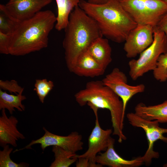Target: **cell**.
Masks as SVG:
<instances>
[{
	"mask_svg": "<svg viewBox=\"0 0 167 167\" xmlns=\"http://www.w3.org/2000/svg\"><path fill=\"white\" fill-rule=\"evenodd\" d=\"M56 21L54 13L47 10L16 23L9 34V54L23 56L47 47L49 34Z\"/></svg>",
	"mask_w": 167,
	"mask_h": 167,
	"instance_id": "6da1fadb",
	"label": "cell"
},
{
	"mask_svg": "<svg viewBox=\"0 0 167 167\" xmlns=\"http://www.w3.org/2000/svg\"><path fill=\"white\" fill-rule=\"evenodd\" d=\"M79 6L96 22L103 36L117 43L125 42L137 24L119 0H108L99 5L80 0Z\"/></svg>",
	"mask_w": 167,
	"mask_h": 167,
	"instance_id": "7a4b0ae2",
	"label": "cell"
},
{
	"mask_svg": "<svg viewBox=\"0 0 167 167\" xmlns=\"http://www.w3.org/2000/svg\"><path fill=\"white\" fill-rule=\"evenodd\" d=\"M62 42L67 67L71 71L79 56L103 37L96 22L79 6L71 13Z\"/></svg>",
	"mask_w": 167,
	"mask_h": 167,
	"instance_id": "3957f363",
	"label": "cell"
},
{
	"mask_svg": "<svg viewBox=\"0 0 167 167\" xmlns=\"http://www.w3.org/2000/svg\"><path fill=\"white\" fill-rule=\"evenodd\" d=\"M75 97L80 106L87 104L93 111L99 109H108L113 128V134L118 136L120 143L126 139L122 131L125 113L122 101L112 89L104 84L102 80L88 82L84 89L75 94Z\"/></svg>",
	"mask_w": 167,
	"mask_h": 167,
	"instance_id": "277c9868",
	"label": "cell"
},
{
	"mask_svg": "<svg viewBox=\"0 0 167 167\" xmlns=\"http://www.w3.org/2000/svg\"><path fill=\"white\" fill-rule=\"evenodd\" d=\"M167 52V38L164 33L154 27V40L152 44L140 54L139 58L128 62L129 74L133 80H136L156 68L158 59Z\"/></svg>",
	"mask_w": 167,
	"mask_h": 167,
	"instance_id": "5b68a950",
	"label": "cell"
},
{
	"mask_svg": "<svg viewBox=\"0 0 167 167\" xmlns=\"http://www.w3.org/2000/svg\"><path fill=\"white\" fill-rule=\"evenodd\" d=\"M124 9L137 24L156 26L167 11L161 0H119Z\"/></svg>",
	"mask_w": 167,
	"mask_h": 167,
	"instance_id": "8992f818",
	"label": "cell"
},
{
	"mask_svg": "<svg viewBox=\"0 0 167 167\" xmlns=\"http://www.w3.org/2000/svg\"><path fill=\"white\" fill-rule=\"evenodd\" d=\"M126 117L129 123L134 127L142 128L145 132L148 141V148L142 157L144 164L149 165L153 159L158 158L159 154L153 149L154 144L158 140L167 143V137L163 135L167 133V128L161 127L157 120H149L144 119L135 113H128Z\"/></svg>",
	"mask_w": 167,
	"mask_h": 167,
	"instance_id": "52a82bcc",
	"label": "cell"
},
{
	"mask_svg": "<svg viewBox=\"0 0 167 167\" xmlns=\"http://www.w3.org/2000/svg\"><path fill=\"white\" fill-rule=\"evenodd\" d=\"M43 130L45 133L42 137L36 140H32L23 148L16 150L14 152L25 149H31L32 145L37 144H40L43 151L47 147L52 146H59L74 153H76L83 149L84 143L82 141V135L76 131L72 132L67 136H63L52 133L45 127H43Z\"/></svg>",
	"mask_w": 167,
	"mask_h": 167,
	"instance_id": "ba28073f",
	"label": "cell"
},
{
	"mask_svg": "<svg viewBox=\"0 0 167 167\" xmlns=\"http://www.w3.org/2000/svg\"><path fill=\"white\" fill-rule=\"evenodd\" d=\"M103 84L112 89L122 100L125 111L128 102L135 95L143 92L145 86L143 84L131 86L127 84L125 74L118 68H113L101 80Z\"/></svg>",
	"mask_w": 167,
	"mask_h": 167,
	"instance_id": "9c48e42d",
	"label": "cell"
},
{
	"mask_svg": "<svg viewBox=\"0 0 167 167\" xmlns=\"http://www.w3.org/2000/svg\"><path fill=\"white\" fill-rule=\"evenodd\" d=\"M52 0H9L5 5L0 4V11L17 23L30 19L49 4Z\"/></svg>",
	"mask_w": 167,
	"mask_h": 167,
	"instance_id": "30bf717a",
	"label": "cell"
},
{
	"mask_svg": "<svg viewBox=\"0 0 167 167\" xmlns=\"http://www.w3.org/2000/svg\"><path fill=\"white\" fill-rule=\"evenodd\" d=\"M154 27L137 24L129 33L125 41L123 49L126 57L131 58L140 54L152 43Z\"/></svg>",
	"mask_w": 167,
	"mask_h": 167,
	"instance_id": "8fae6325",
	"label": "cell"
},
{
	"mask_svg": "<svg viewBox=\"0 0 167 167\" xmlns=\"http://www.w3.org/2000/svg\"><path fill=\"white\" fill-rule=\"evenodd\" d=\"M98 112H94L96 117L95 125L88 138V148L87 150L80 155H76L77 158L88 160L92 167L102 166L97 163L96 158L98 153L106 150L113 131L112 129H103L100 126L98 118Z\"/></svg>",
	"mask_w": 167,
	"mask_h": 167,
	"instance_id": "7c38bea8",
	"label": "cell"
},
{
	"mask_svg": "<svg viewBox=\"0 0 167 167\" xmlns=\"http://www.w3.org/2000/svg\"><path fill=\"white\" fill-rule=\"evenodd\" d=\"M115 140L110 138L107 148L103 153L100 152L96 158L97 163L102 166L110 167H137L144 164L142 156L131 160H127L121 157L114 149Z\"/></svg>",
	"mask_w": 167,
	"mask_h": 167,
	"instance_id": "4fadbf2b",
	"label": "cell"
},
{
	"mask_svg": "<svg viewBox=\"0 0 167 167\" xmlns=\"http://www.w3.org/2000/svg\"><path fill=\"white\" fill-rule=\"evenodd\" d=\"M0 117V145L3 147L7 144L17 146V141L25 139L24 135L18 130V121L15 116L8 117L5 109H2Z\"/></svg>",
	"mask_w": 167,
	"mask_h": 167,
	"instance_id": "5bb4252c",
	"label": "cell"
},
{
	"mask_svg": "<svg viewBox=\"0 0 167 167\" xmlns=\"http://www.w3.org/2000/svg\"><path fill=\"white\" fill-rule=\"evenodd\" d=\"M105 71L87 50L79 56L70 72L79 76L92 78L103 75Z\"/></svg>",
	"mask_w": 167,
	"mask_h": 167,
	"instance_id": "9a60e30c",
	"label": "cell"
},
{
	"mask_svg": "<svg viewBox=\"0 0 167 167\" xmlns=\"http://www.w3.org/2000/svg\"><path fill=\"white\" fill-rule=\"evenodd\" d=\"M87 50L105 70L112 61V49L108 39L103 37L99 38L91 45Z\"/></svg>",
	"mask_w": 167,
	"mask_h": 167,
	"instance_id": "2e32d148",
	"label": "cell"
},
{
	"mask_svg": "<svg viewBox=\"0 0 167 167\" xmlns=\"http://www.w3.org/2000/svg\"><path fill=\"white\" fill-rule=\"evenodd\" d=\"M135 113L144 119L157 120L159 123L167 122V100L154 105L147 106L142 103L137 104Z\"/></svg>",
	"mask_w": 167,
	"mask_h": 167,
	"instance_id": "e0dca14e",
	"label": "cell"
},
{
	"mask_svg": "<svg viewBox=\"0 0 167 167\" xmlns=\"http://www.w3.org/2000/svg\"><path fill=\"white\" fill-rule=\"evenodd\" d=\"M80 0H55L57 6V21L55 27L58 31L64 29L68 22L70 15Z\"/></svg>",
	"mask_w": 167,
	"mask_h": 167,
	"instance_id": "ac0fdd59",
	"label": "cell"
},
{
	"mask_svg": "<svg viewBox=\"0 0 167 167\" xmlns=\"http://www.w3.org/2000/svg\"><path fill=\"white\" fill-rule=\"evenodd\" d=\"M23 92L15 95L8 94L0 89V110L6 109L11 114L15 111V109L19 111H24L25 107L22 102L26 99V97L22 95Z\"/></svg>",
	"mask_w": 167,
	"mask_h": 167,
	"instance_id": "d6986e66",
	"label": "cell"
},
{
	"mask_svg": "<svg viewBox=\"0 0 167 167\" xmlns=\"http://www.w3.org/2000/svg\"><path fill=\"white\" fill-rule=\"evenodd\" d=\"M52 152L55 159L50 167H69L77 161L76 153H74L58 146H53Z\"/></svg>",
	"mask_w": 167,
	"mask_h": 167,
	"instance_id": "ffe728a7",
	"label": "cell"
},
{
	"mask_svg": "<svg viewBox=\"0 0 167 167\" xmlns=\"http://www.w3.org/2000/svg\"><path fill=\"white\" fill-rule=\"evenodd\" d=\"M54 86V83L52 81H48L46 79L36 80L33 90L36 92L41 103H44L45 98L53 89Z\"/></svg>",
	"mask_w": 167,
	"mask_h": 167,
	"instance_id": "44dd1931",
	"label": "cell"
},
{
	"mask_svg": "<svg viewBox=\"0 0 167 167\" xmlns=\"http://www.w3.org/2000/svg\"><path fill=\"white\" fill-rule=\"evenodd\" d=\"M154 78L161 82L167 80V52L161 54L159 57L156 66L152 71Z\"/></svg>",
	"mask_w": 167,
	"mask_h": 167,
	"instance_id": "7402d4cb",
	"label": "cell"
},
{
	"mask_svg": "<svg viewBox=\"0 0 167 167\" xmlns=\"http://www.w3.org/2000/svg\"><path fill=\"white\" fill-rule=\"evenodd\" d=\"M12 148H10L8 144L3 147L0 151V167H27L29 166L28 163L21 162L17 163L11 158L10 155L12 151Z\"/></svg>",
	"mask_w": 167,
	"mask_h": 167,
	"instance_id": "603a6c76",
	"label": "cell"
},
{
	"mask_svg": "<svg viewBox=\"0 0 167 167\" xmlns=\"http://www.w3.org/2000/svg\"><path fill=\"white\" fill-rule=\"evenodd\" d=\"M0 89L8 91L10 93L17 94L23 92L24 88L19 85L17 82L15 80L10 81L0 80Z\"/></svg>",
	"mask_w": 167,
	"mask_h": 167,
	"instance_id": "cb8c5ba5",
	"label": "cell"
},
{
	"mask_svg": "<svg viewBox=\"0 0 167 167\" xmlns=\"http://www.w3.org/2000/svg\"><path fill=\"white\" fill-rule=\"evenodd\" d=\"M0 31L10 34L16 23L3 12L0 11Z\"/></svg>",
	"mask_w": 167,
	"mask_h": 167,
	"instance_id": "d4e9b609",
	"label": "cell"
},
{
	"mask_svg": "<svg viewBox=\"0 0 167 167\" xmlns=\"http://www.w3.org/2000/svg\"><path fill=\"white\" fill-rule=\"evenodd\" d=\"M10 36L0 31V53L5 54H9Z\"/></svg>",
	"mask_w": 167,
	"mask_h": 167,
	"instance_id": "484cf974",
	"label": "cell"
},
{
	"mask_svg": "<svg viewBox=\"0 0 167 167\" xmlns=\"http://www.w3.org/2000/svg\"><path fill=\"white\" fill-rule=\"evenodd\" d=\"M155 27L164 33L167 38V11L162 16Z\"/></svg>",
	"mask_w": 167,
	"mask_h": 167,
	"instance_id": "4316f807",
	"label": "cell"
},
{
	"mask_svg": "<svg viewBox=\"0 0 167 167\" xmlns=\"http://www.w3.org/2000/svg\"><path fill=\"white\" fill-rule=\"evenodd\" d=\"M77 161L75 165L76 167H92L91 164L87 159L79 158Z\"/></svg>",
	"mask_w": 167,
	"mask_h": 167,
	"instance_id": "83f0119b",
	"label": "cell"
},
{
	"mask_svg": "<svg viewBox=\"0 0 167 167\" xmlns=\"http://www.w3.org/2000/svg\"><path fill=\"white\" fill-rule=\"evenodd\" d=\"M108 0H88V3L93 4L99 5L106 2Z\"/></svg>",
	"mask_w": 167,
	"mask_h": 167,
	"instance_id": "f1b7e54d",
	"label": "cell"
},
{
	"mask_svg": "<svg viewBox=\"0 0 167 167\" xmlns=\"http://www.w3.org/2000/svg\"><path fill=\"white\" fill-rule=\"evenodd\" d=\"M163 167H167V163L165 164L163 166Z\"/></svg>",
	"mask_w": 167,
	"mask_h": 167,
	"instance_id": "f546056e",
	"label": "cell"
},
{
	"mask_svg": "<svg viewBox=\"0 0 167 167\" xmlns=\"http://www.w3.org/2000/svg\"><path fill=\"white\" fill-rule=\"evenodd\" d=\"M165 2L167 4V0H161Z\"/></svg>",
	"mask_w": 167,
	"mask_h": 167,
	"instance_id": "4dcf8cb0",
	"label": "cell"
}]
</instances>
